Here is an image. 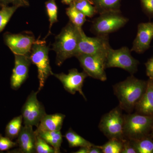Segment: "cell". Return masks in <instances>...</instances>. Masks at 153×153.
<instances>
[{
  "label": "cell",
  "instance_id": "cell-1",
  "mask_svg": "<svg viewBox=\"0 0 153 153\" xmlns=\"http://www.w3.org/2000/svg\"><path fill=\"white\" fill-rule=\"evenodd\" d=\"M147 81L139 79L133 75L113 86L114 93L119 102V106L128 113H131L145 93Z\"/></svg>",
  "mask_w": 153,
  "mask_h": 153
},
{
  "label": "cell",
  "instance_id": "cell-2",
  "mask_svg": "<svg viewBox=\"0 0 153 153\" xmlns=\"http://www.w3.org/2000/svg\"><path fill=\"white\" fill-rule=\"evenodd\" d=\"M80 29L70 22L55 37L52 50L56 53L57 66H61L67 59L76 56Z\"/></svg>",
  "mask_w": 153,
  "mask_h": 153
},
{
  "label": "cell",
  "instance_id": "cell-3",
  "mask_svg": "<svg viewBox=\"0 0 153 153\" xmlns=\"http://www.w3.org/2000/svg\"><path fill=\"white\" fill-rule=\"evenodd\" d=\"M153 125V116L137 112L124 115V138L136 140L150 135Z\"/></svg>",
  "mask_w": 153,
  "mask_h": 153
},
{
  "label": "cell",
  "instance_id": "cell-4",
  "mask_svg": "<svg viewBox=\"0 0 153 153\" xmlns=\"http://www.w3.org/2000/svg\"><path fill=\"white\" fill-rule=\"evenodd\" d=\"M49 50L46 41L38 39L33 44L30 53L31 62L36 65L38 69L39 92L44 88L49 76L54 74L49 63Z\"/></svg>",
  "mask_w": 153,
  "mask_h": 153
},
{
  "label": "cell",
  "instance_id": "cell-5",
  "mask_svg": "<svg viewBox=\"0 0 153 153\" xmlns=\"http://www.w3.org/2000/svg\"><path fill=\"white\" fill-rule=\"evenodd\" d=\"M119 106L116 107L102 116L98 127L100 130L108 139L123 140L124 136V115Z\"/></svg>",
  "mask_w": 153,
  "mask_h": 153
},
{
  "label": "cell",
  "instance_id": "cell-6",
  "mask_svg": "<svg viewBox=\"0 0 153 153\" xmlns=\"http://www.w3.org/2000/svg\"><path fill=\"white\" fill-rule=\"evenodd\" d=\"M128 21L120 12L103 13L93 21L91 31L96 36H108L123 27Z\"/></svg>",
  "mask_w": 153,
  "mask_h": 153
},
{
  "label": "cell",
  "instance_id": "cell-7",
  "mask_svg": "<svg viewBox=\"0 0 153 153\" xmlns=\"http://www.w3.org/2000/svg\"><path fill=\"white\" fill-rule=\"evenodd\" d=\"M131 52L127 47H123L118 49H114L111 47L107 54L106 68H122L133 75L137 71L140 63L132 57Z\"/></svg>",
  "mask_w": 153,
  "mask_h": 153
},
{
  "label": "cell",
  "instance_id": "cell-8",
  "mask_svg": "<svg viewBox=\"0 0 153 153\" xmlns=\"http://www.w3.org/2000/svg\"><path fill=\"white\" fill-rule=\"evenodd\" d=\"M110 48L111 47L108 36L88 37L82 28L80 29L79 43L76 56L79 55L106 54Z\"/></svg>",
  "mask_w": 153,
  "mask_h": 153
},
{
  "label": "cell",
  "instance_id": "cell-9",
  "mask_svg": "<svg viewBox=\"0 0 153 153\" xmlns=\"http://www.w3.org/2000/svg\"><path fill=\"white\" fill-rule=\"evenodd\" d=\"M107 54L97 55H79L76 56L80 66L88 75L102 81H106Z\"/></svg>",
  "mask_w": 153,
  "mask_h": 153
},
{
  "label": "cell",
  "instance_id": "cell-10",
  "mask_svg": "<svg viewBox=\"0 0 153 153\" xmlns=\"http://www.w3.org/2000/svg\"><path fill=\"white\" fill-rule=\"evenodd\" d=\"M39 91H33L28 96L22 110L24 125L38 126L41 120L47 114L43 104L38 100Z\"/></svg>",
  "mask_w": 153,
  "mask_h": 153
},
{
  "label": "cell",
  "instance_id": "cell-11",
  "mask_svg": "<svg viewBox=\"0 0 153 153\" xmlns=\"http://www.w3.org/2000/svg\"><path fill=\"white\" fill-rule=\"evenodd\" d=\"M5 44L14 55H30L36 40L30 32L19 34L6 33L4 35Z\"/></svg>",
  "mask_w": 153,
  "mask_h": 153
},
{
  "label": "cell",
  "instance_id": "cell-12",
  "mask_svg": "<svg viewBox=\"0 0 153 153\" xmlns=\"http://www.w3.org/2000/svg\"><path fill=\"white\" fill-rule=\"evenodd\" d=\"M53 76L60 80L66 91L71 94L78 92L86 100V97L82 91L83 83L85 78L88 76L85 71L79 72L76 68H72L68 71L67 74L54 73Z\"/></svg>",
  "mask_w": 153,
  "mask_h": 153
},
{
  "label": "cell",
  "instance_id": "cell-13",
  "mask_svg": "<svg viewBox=\"0 0 153 153\" xmlns=\"http://www.w3.org/2000/svg\"><path fill=\"white\" fill-rule=\"evenodd\" d=\"M15 55V65L10 78L12 89L17 90L28 78L29 68L32 63L30 55Z\"/></svg>",
  "mask_w": 153,
  "mask_h": 153
},
{
  "label": "cell",
  "instance_id": "cell-14",
  "mask_svg": "<svg viewBox=\"0 0 153 153\" xmlns=\"http://www.w3.org/2000/svg\"><path fill=\"white\" fill-rule=\"evenodd\" d=\"M153 38V23H142L138 26L137 33L131 51L141 54L150 47Z\"/></svg>",
  "mask_w": 153,
  "mask_h": 153
},
{
  "label": "cell",
  "instance_id": "cell-15",
  "mask_svg": "<svg viewBox=\"0 0 153 153\" xmlns=\"http://www.w3.org/2000/svg\"><path fill=\"white\" fill-rule=\"evenodd\" d=\"M17 143L19 146L20 152L36 153V133L31 126H22L18 137Z\"/></svg>",
  "mask_w": 153,
  "mask_h": 153
},
{
  "label": "cell",
  "instance_id": "cell-16",
  "mask_svg": "<svg viewBox=\"0 0 153 153\" xmlns=\"http://www.w3.org/2000/svg\"><path fill=\"white\" fill-rule=\"evenodd\" d=\"M136 112L146 115L153 116V79H149L145 93L137 103Z\"/></svg>",
  "mask_w": 153,
  "mask_h": 153
},
{
  "label": "cell",
  "instance_id": "cell-17",
  "mask_svg": "<svg viewBox=\"0 0 153 153\" xmlns=\"http://www.w3.org/2000/svg\"><path fill=\"white\" fill-rule=\"evenodd\" d=\"M65 115L61 113L46 114L37 127V132L59 131L61 130Z\"/></svg>",
  "mask_w": 153,
  "mask_h": 153
},
{
  "label": "cell",
  "instance_id": "cell-18",
  "mask_svg": "<svg viewBox=\"0 0 153 153\" xmlns=\"http://www.w3.org/2000/svg\"><path fill=\"white\" fill-rule=\"evenodd\" d=\"M36 132V133L38 134L53 148L55 150V153H60V147L63 142V135L60 131Z\"/></svg>",
  "mask_w": 153,
  "mask_h": 153
},
{
  "label": "cell",
  "instance_id": "cell-19",
  "mask_svg": "<svg viewBox=\"0 0 153 153\" xmlns=\"http://www.w3.org/2000/svg\"><path fill=\"white\" fill-rule=\"evenodd\" d=\"M96 12L99 14L111 12H120L121 0H92Z\"/></svg>",
  "mask_w": 153,
  "mask_h": 153
},
{
  "label": "cell",
  "instance_id": "cell-20",
  "mask_svg": "<svg viewBox=\"0 0 153 153\" xmlns=\"http://www.w3.org/2000/svg\"><path fill=\"white\" fill-rule=\"evenodd\" d=\"M64 137L67 140L70 148L91 147L94 145L76 133L71 128L66 132Z\"/></svg>",
  "mask_w": 153,
  "mask_h": 153
},
{
  "label": "cell",
  "instance_id": "cell-21",
  "mask_svg": "<svg viewBox=\"0 0 153 153\" xmlns=\"http://www.w3.org/2000/svg\"><path fill=\"white\" fill-rule=\"evenodd\" d=\"M22 115L16 117L10 121L6 126L5 136L13 140L18 137L22 127Z\"/></svg>",
  "mask_w": 153,
  "mask_h": 153
},
{
  "label": "cell",
  "instance_id": "cell-22",
  "mask_svg": "<svg viewBox=\"0 0 153 153\" xmlns=\"http://www.w3.org/2000/svg\"><path fill=\"white\" fill-rule=\"evenodd\" d=\"M66 13L71 23L76 27L82 28V25L86 21V16L76 8L73 2L66 9Z\"/></svg>",
  "mask_w": 153,
  "mask_h": 153
},
{
  "label": "cell",
  "instance_id": "cell-23",
  "mask_svg": "<svg viewBox=\"0 0 153 153\" xmlns=\"http://www.w3.org/2000/svg\"><path fill=\"white\" fill-rule=\"evenodd\" d=\"M151 135L140 139L131 141L137 153H153V140Z\"/></svg>",
  "mask_w": 153,
  "mask_h": 153
},
{
  "label": "cell",
  "instance_id": "cell-24",
  "mask_svg": "<svg viewBox=\"0 0 153 153\" xmlns=\"http://www.w3.org/2000/svg\"><path fill=\"white\" fill-rule=\"evenodd\" d=\"M16 6H7L1 7L0 9V33L4 30L11 17L19 8Z\"/></svg>",
  "mask_w": 153,
  "mask_h": 153
},
{
  "label": "cell",
  "instance_id": "cell-25",
  "mask_svg": "<svg viewBox=\"0 0 153 153\" xmlns=\"http://www.w3.org/2000/svg\"><path fill=\"white\" fill-rule=\"evenodd\" d=\"M45 6L49 22V31L47 36V37L51 33V28L52 25L58 22V7L56 4V0H48L45 3Z\"/></svg>",
  "mask_w": 153,
  "mask_h": 153
},
{
  "label": "cell",
  "instance_id": "cell-26",
  "mask_svg": "<svg viewBox=\"0 0 153 153\" xmlns=\"http://www.w3.org/2000/svg\"><path fill=\"white\" fill-rule=\"evenodd\" d=\"M123 139L117 138L108 139L107 142L100 146L102 153H121Z\"/></svg>",
  "mask_w": 153,
  "mask_h": 153
},
{
  "label": "cell",
  "instance_id": "cell-27",
  "mask_svg": "<svg viewBox=\"0 0 153 153\" xmlns=\"http://www.w3.org/2000/svg\"><path fill=\"white\" fill-rule=\"evenodd\" d=\"M73 3L76 8L86 17H93L96 12L94 6L88 0L74 1Z\"/></svg>",
  "mask_w": 153,
  "mask_h": 153
},
{
  "label": "cell",
  "instance_id": "cell-28",
  "mask_svg": "<svg viewBox=\"0 0 153 153\" xmlns=\"http://www.w3.org/2000/svg\"><path fill=\"white\" fill-rule=\"evenodd\" d=\"M36 151L37 153H55L53 148L37 133Z\"/></svg>",
  "mask_w": 153,
  "mask_h": 153
},
{
  "label": "cell",
  "instance_id": "cell-29",
  "mask_svg": "<svg viewBox=\"0 0 153 153\" xmlns=\"http://www.w3.org/2000/svg\"><path fill=\"white\" fill-rule=\"evenodd\" d=\"M18 146L17 143L13 141L7 137H4L0 134V151H6Z\"/></svg>",
  "mask_w": 153,
  "mask_h": 153
},
{
  "label": "cell",
  "instance_id": "cell-30",
  "mask_svg": "<svg viewBox=\"0 0 153 153\" xmlns=\"http://www.w3.org/2000/svg\"><path fill=\"white\" fill-rule=\"evenodd\" d=\"M10 4L18 6L20 8L28 7L30 6V3L28 0H0L1 7L9 6Z\"/></svg>",
  "mask_w": 153,
  "mask_h": 153
},
{
  "label": "cell",
  "instance_id": "cell-31",
  "mask_svg": "<svg viewBox=\"0 0 153 153\" xmlns=\"http://www.w3.org/2000/svg\"><path fill=\"white\" fill-rule=\"evenodd\" d=\"M121 153H137L131 140L124 139Z\"/></svg>",
  "mask_w": 153,
  "mask_h": 153
},
{
  "label": "cell",
  "instance_id": "cell-32",
  "mask_svg": "<svg viewBox=\"0 0 153 153\" xmlns=\"http://www.w3.org/2000/svg\"><path fill=\"white\" fill-rule=\"evenodd\" d=\"M144 10L148 15L153 16V0H140Z\"/></svg>",
  "mask_w": 153,
  "mask_h": 153
},
{
  "label": "cell",
  "instance_id": "cell-33",
  "mask_svg": "<svg viewBox=\"0 0 153 153\" xmlns=\"http://www.w3.org/2000/svg\"><path fill=\"white\" fill-rule=\"evenodd\" d=\"M146 74L149 79H153V57L148 60L145 63Z\"/></svg>",
  "mask_w": 153,
  "mask_h": 153
},
{
  "label": "cell",
  "instance_id": "cell-34",
  "mask_svg": "<svg viewBox=\"0 0 153 153\" xmlns=\"http://www.w3.org/2000/svg\"><path fill=\"white\" fill-rule=\"evenodd\" d=\"M89 153H102L100 146L94 145L90 147Z\"/></svg>",
  "mask_w": 153,
  "mask_h": 153
},
{
  "label": "cell",
  "instance_id": "cell-35",
  "mask_svg": "<svg viewBox=\"0 0 153 153\" xmlns=\"http://www.w3.org/2000/svg\"><path fill=\"white\" fill-rule=\"evenodd\" d=\"M90 147H81L75 153H89Z\"/></svg>",
  "mask_w": 153,
  "mask_h": 153
},
{
  "label": "cell",
  "instance_id": "cell-36",
  "mask_svg": "<svg viewBox=\"0 0 153 153\" xmlns=\"http://www.w3.org/2000/svg\"><path fill=\"white\" fill-rule=\"evenodd\" d=\"M74 0H62V2L66 5H70Z\"/></svg>",
  "mask_w": 153,
  "mask_h": 153
},
{
  "label": "cell",
  "instance_id": "cell-37",
  "mask_svg": "<svg viewBox=\"0 0 153 153\" xmlns=\"http://www.w3.org/2000/svg\"><path fill=\"white\" fill-rule=\"evenodd\" d=\"M150 135L151 136L153 137V125L152 128V131H151Z\"/></svg>",
  "mask_w": 153,
  "mask_h": 153
},
{
  "label": "cell",
  "instance_id": "cell-38",
  "mask_svg": "<svg viewBox=\"0 0 153 153\" xmlns=\"http://www.w3.org/2000/svg\"><path fill=\"white\" fill-rule=\"evenodd\" d=\"M81 1V0H74V1ZM88 1H89V0H88Z\"/></svg>",
  "mask_w": 153,
  "mask_h": 153
},
{
  "label": "cell",
  "instance_id": "cell-39",
  "mask_svg": "<svg viewBox=\"0 0 153 153\" xmlns=\"http://www.w3.org/2000/svg\"><path fill=\"white\" fill-rule=\"evenodd\" d=\"M1 8V6H0V8Z\"/></svg>",
  "mask_w": 153,
  "mask_h": 153
}]
</instances>
